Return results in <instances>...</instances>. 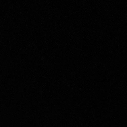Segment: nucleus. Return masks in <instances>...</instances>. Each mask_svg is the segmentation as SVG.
Returning a JSON list of instances; mask_svg holds the SVG:
<instances>
[]
</instances>
